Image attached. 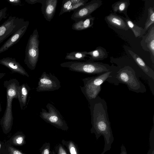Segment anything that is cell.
Returning a JSON list of instances; mask_svg holds the SVG:
<instances>
[{
	"label": "cell",
	"mask_w": 154,
	"mask_h": 154,
	"mask_svg": "<svg viewBox=\"0 0 154 154\" xmlns=\"http://www.w3.org/2000/svg\"><path fill=\"white\" fill-rule=\"evenodd\" d=\"M111 77L106 80L115 85L119 84L126 85L129 91L137 93H144L146 91L145 85L139 79L143 78L147 81L152 94L154 93V83L152 82L138 67L129 64H118L117 68L110 74Z\"/></svg>",
	"instance_id": "cell-1"
},
{
	"label": "cell",
	"mask_w": 154,
	"mask_h": 154,
	"mask_svg": "<svg viewBox=\"0 0 154 154\" xmlns=\"http://www.w3.org/2000/svg\"><path fill=\"white\" fill-rule=\"evenodd\" d=\"M60 66L71 71L89 75H99L108 71H114L118 68L107 64L89 60L85 62H66L60 63Z\"/></svg>",
	"instance_id": "cell-2"
},
{
	"label": "cell",
	"mask_w": 154,
	"mask_h": 154,
	"mask_svg": "<svg viewBox=\"0 0 154 154\" xmlns=\"http://www.w3.org/2000/svg\"><path fill=\"white\" fill-rule=\"evenodd\" d=\"M4 86L6 89V105L0 123L5 131H9L12 126L13 117L12 111V102L14 99H17V89L19 82L16 79H11L4 82Z\"/></svg>",
	"instance_id": "cell-3"
},
{
	"label": "cell",
	"mask_w": 154,
	"mask_h": 154,
	"mask_svg": "<svg viewBox=\"0 0 154 154\" xmlns=\"http://www.w3.org/2000/svg\"><path fill=\"white\" fill-rule=\"evenodd\" d=\"M113 71H108L95 76L82 79L83 86H80L81 91L88 101L93 100L99 96L101 89V85Z\"/></svg>",
	"instance_id": "cell-4"
},
{
	"label": "cell",
	"mask_w": 154,
	"mask_h": 154,
	"mask_svg": "<svg viewBox=\"0 0 154 154\" xmlns=\"http://www.w3.org/2000/svg\"><path fill=\"white\" fill-rule=\"evenodd\" d=\"M39 34L36 28L33 31L28 39L26 48L24 62L28 68L34 70L39 56Z\"/></svg>",
	"instance_id": "cell-5"
},
{
	"label": "cell",
	"mask_w": 154,
	"mask_h": 154,
	"mask_svg": "<svg viewBox=\"0 0 154 154\" xmlns=\"http://www.w3.org/2000/svg\"><path fill=\"white\" fill-rule=\"evenodd\" d=\"M48 112L42 108L40 117L46 122L59 129L66 131L68 129L67 124L59 111L52 104L48 103L46 105Z\"/></svg>",
	"instance_id": "cell-6"
},
{
	"label": "cell",
	"mask_w": 154,
	"mask_h": 154,
	"mask_svg": "<svg viewBox=\"0 0 154 154\" xmlns=\"http://www.w3.org/2000/svg\"><path fill=\"white\" fill-rule=\"evenodd\" d=\"M27 21L22 18L10 16L0 26V44L8 37L17 31Z\"/></svg>",
	"instance_id": "cell-7"
},
{
	"label": "cell",
	"mask_w": 154,
	"mask_h": 154,
	"mask_svg": "<svg viewBox=\"0 0 154 154\" xmlns=\"http://www.w3.org/2000/svg\"><path fill=\"white\" fill-rule=\"evenodd\" d=\"M61 87L60 81L55 75L43 72L38 79L36 89L38 92L53 91L58 90Z\"/></svg>",
	"instance_id": "cell-8"
},
{
	"label": "cell",
	"mask_w": 154,
	"mask_h": 154,
	"mask_svg": "<svg viewBox=\"0 0 154 154\" xmlns=\"http://www.w3.org/2000/svg\"><path fill=\"white\" fill-rule=\"evenodd\" d=\"M102 5L101 0H92L74 11L71 19L75 22L90 15Z\"/></svg>",
	"instance_id": "cell-9"
},
{
	"label": "cell",
	"mask_w": 154,
	"mask_h": 154,
	"mask_svg": "<svg viewBox=\"0 0 154 154\" xmlns=\"http://www.w3.org/2000/svg\"><path fill=\"white\" fill-rule=\"evenodd\" d=\"M140 45L145 51L149 52L150 59L154 66V26H150L146 34L142 37Z\"/></svg>",
	"instance_id": "cell-10"
},
{
	"label": "cell",
	"mask_w": 154,
	"mask_h": 154,
	"mask_svg": "<svg viewBox=\"0 0 154 154\" xmlns=\"http://www.w3.org/2000/svg\"><path fill=\"white\" fill-rule=\"evenodd\" d=\"M0 64L4 66L13 73H17L28 77L29 75L23 67L15 58L11 57L3 58L0 59Z\"/></svg>",
	"instance_id": "cell-11"
},
{
	"label": "cell",
	"mask_w": 154,
	"mask_h": 154,
	"mask_svg": "<svg viewBox=\"0 0 154 154\" xmlns=\"http://www.w3.org/2000/svg\"><path fill=\"white\" fill-rule=\"evenodd\" d=\"M29 24L27 21L26 24L11 36L0 48V54L7 50L17 44L26 32Z\"/></svg>",
	"instance_id": "cell-12"
},
{
	"label": "cell",
	"mask_w": 154,
	"mask_h": 154,
	"mask_svg": "<svg viewBox=\"0 0 154 154\" xmlns=\"http://www.w3.org/2000/svg\"><path fill=\"white\" fill-rule=\"evenodd\" d=\"M104 20L110 26L117 29L127 31L129 29L124 17L112 13L106 16Z\"/></svg>",
	"instance_id": "cell-13"
},
{
	"label": "cell",
	"mask_w": 154,
	"mask_h": 154,
	"mask_svg": "<svg viewBox=\"0 0 154 154\" xmlns=\"http://www.w3.org/2000/svg\"><path fill=\"white\" fill-rule=\"evenodd\" d=\"M57 0H43L41 10L45 18L50 22L55 14Z\"/></svg>",
	"instance_id": "cell-14"
},
{
	"label": "cell",
	"mask_w": 154,
	"mask_h": 154,
	"mask_svg": "<svg viewBox=\"0 0 154 154\" xmlns=\"http://www.w3.org/2000/svg\"><path fill=\"white\" fill-rule=\"evenodd\" d=\"M128 52L137 65L148 78L154 83V70L148 66L143 60L136 54L131 50H128Z\"/></svg>",
	"instance_id": "cell-15"
},
{
	"label": "cell",
	"mask_w": 154,
	"mask_h": 154,
	"mask_svg": "<svg viewBox=\"0 0 154 154\" xmlns=\"http://www.w3.org/2000/svg\"><path fill=\"white\" fill-rule=\"evenodd\" d=\"M88 1V0H63L59 16L65 13L74 11L85 4Z\"/></svg>",
	"instance_id": "cell-16"
},
{
	"label": "cell",
	"mask_w": 154,
	"mask_h": 154,
	"mask_svg": "<svg viewBox=\"0 0 154 154\" xmlns=\"http://www.w3.org/2000/svg\"><path fill=\"white\" fill-rule=\"evenodd\" d=\"M30 90L27 83H24L18 87L17 99L21 110L24 109L26 106L27 97Z\"/></svg>",
	"instance_id": "cell-17"
},
{
	"label": "cell",
	"mask_w": 154,
	"mask_h": 154,
	"mask_svg": "<svg viewBox=\"0 0 154 154\" xmlns=\"http://www.w3.org/2000/svg\"><path fill=\"white\" fill-rule=\"evenodd\" d=\"M95 17L91 15L75 22L72 25V29L76 31H81L92 27Z\"/></svg>",
	"instance_id": "cell-18"
},
{
	"label": "cell",
	"mask_w": 154,
	"mask_h": 154,
	"mask_svg": "<svg viewBox=\"0 0 154 154\" xmlns=\"http://www.w3.org/2000/svg\"><path fill=\"white\" fill-rule=\"evenodd\" d=\"M89 60L92 61L103 60L106 58L108 56L106 50L101 46L97 47L94 50L87 52Z\"/></svg>",
	"instance_id": "cell-19"
},
{
	"label": "cell",
	"mask_w": 154,
	"mask_h": 154,
	"mask_svg": "<svg viewBox=\"0 0 154 154\" xmlns=\"http://www.w3.org/2000/svg\"><path fill=\"white\" fill-rule=\"evenodd\" d=\"M130 5L129 0H120L112 4V8L114 13L123 14L125 16L128 15L127 10Z\"/></svg>",
	"instance_id": "cell-20"
},
{
	"label": "cell",
	"mask_w": 154,
	"mask_h": 154,
	"mask_svg": "<svg viewBox=\"0 0 154 154\" xmlns=\"http://www.w3.org/2000/svg\"><path fill=\"white\" fill-rule=\"evenodd\" d=\"M125 20L129 29H131L136 38L142 37L146 32L143 28L137 25L129 18L127 15L125 16Z\"/></svg>",
	"instance_id": "cell-21"
},
{
	"label": "cell",
	"mask_w": 154,
	"mask_h": 154,
	"mask_svg": "<svg viewBox=\"0 0 154 154\" xmlns=\"http://www.w3.org/2000/svg\"><path fill=\"white\" fill-rule=\"evenodd\" d=\"M87 51H74L67 53L65 59L66 60L77 61L84 60L88 57Z\"/></svg>",
	"instance_id": "cell-22"
},
{
	"label": "cell",
	"mask_w": 154,
	"mask_h": 154,
	"mask_svg": "<svg viewBox=\"0 0 154 154\" xmlns=\"http://www.w3.org/2000/svg\"><path fill=\"white\" fill-rule=\"evenodd\" d=\"M154 23V8L150 7L148 9V17L145 24L144 29L146 32L152 25Z\"/></svg>",
	"instance_id": "cell-23"
},
{
	"label": "cell",
	"mask_w": 154,
	"mask_h": 154,
	"mask_svg": "<svg viewBox=\"0 0 154 154\" xmlns=\"http://www.w3.org/2000/svg\"><path fill=\"white\" fill-rule=\"evenodd\" d=\"M65 144L67 147L70 154H79L76 145L71 140L66 142Z\"/></svg>",
	"instance_id": "cell-24"
},
{
	"label": "cell",
	"mask_w": 154,
	"mask_h": 154,
	"mask_svg": "<svg viewBox=\"0 0 154 154\" xmlns=\"http://www.w3.org/2000/svg\"><path fill=\"white\" fill-rule=\"evenodd\" d=\"M12 141L13 143L15 145H22L24 143V137L22 135H17L13 138Z\"/></svg>",
	"instance_id": "cell-25"
},
{
	"label": "cell",
	"mask_w": 154,
	"mask_h": 154,
	"mask_svg": "<svg viewBox=\"0 0 154 154\" xmlns=\"http://www.w3.org/2000/svg\"><path fill=\"white\" fill-rule=\"evenodd\" d=\"M7 10L8 8L7 7H5L0 10V22L3 19L6 18Z\"/></svg>",
	"instance_id": "cell-26"
},
{
	"label": "cell",
	"mask_w": 154,
	"mask_h": 154,
	"mask_svg": "<svg viewBox=\"0 0 154 154\" xmlns=\"http://www.w3.org/2000/svg\"><path fill=\"white\" fill-rule=\"evenodd\" d=\"M8 151L10 154H23L19 150L11 146L8 147Z\"/></svg>",
	"instance_id": "cell-27"
},
{
	"label": "cell",
	"mask_w": 154,
	"mask_h": 154,
	"mask_svg": "<svg viewBox=\"0 0 154 154\" xmlns=\"http://www.w3.org/2000/svg\"><path fill=\"white\" fill-rule=\"evenodd\" d=\"M9 3L13 5L22 6V4L20 0H7Z\"/></svg>",
	"instance_id": "cell-28"
},
{
	"label": "cell",
	"mask_w": 154,
	"mask_h": 154,
	"mask_svg": "<svg viewBox=\"0 0 154 154\" xmlns=\"http://www.w3.org/2000/svg\"><path fill=\"white\" fill-rule=\"evenodd\" d=\"M57 154H67L64 147L60 145L58 147Z\"/></svg>",
	"instance_id": "cell-29"
},
{
	"label": "cell",
	"mask_w": 154,
	"mask_h": 154,
	"mask_svg": "<svg viewBox=\"0 0 154 154\" xmlns=\"http://www.w3.org/2000/svg\"><path fill=\"white\" fill-rule=\"evenodd\" d=\"M25 1L28 4L33 5L37 3L42 4L43 0H25Z\"/></svg>",
	"instance_id": "cell-30"
},
{
	"label": "cell",
	"mask_w": 154,
	"mask_h": 154,
	"mask_svg": "<svg viewBox=\"0 0 154 154\" xmlns=\"http://www.w3.org/2000/svg\"><path fill=\"white\" fill-rule=\"evenodd\" d=\"M50 153V146L49 145H47L43 149L41 154H49Z\"/></svg>",
	"instance_id": "cell-31"
},
{
	"label": "cell",
	"mask_w": 154,
	"mask_h": 154,
	"mask_svg": "<svg viewBox=\"0 0 154 154\" xmlns=\"http://www.w3.org/2000/svg\"><path fill=\"white\" fill-rule=\"evenodd\" d=\"M5 74V73L0 72V79L4 77Z\"/></svg>",
	"instance_id": "cell-32"
},
{
	"label": "cell",
	"mask_w": 154,
	"mask_h": 154,
	"mask_svg": "<svg viewBox=\"0 0 154 154\" xmlns=\"http://www.w3.org/2000/svg\"><path fill=\"white\" fill-rule=\"evenodd\" d=\"M2 111V109L1 107V105L0 103V112H1Z\"/></svg>",
	"instance_id": "cell-33"
},
{
	"label": "cell",
	"mask_w": 154,
	"mask_h": 154,
	"mask_svg": "<svg viewBox=\"0 0 154 154\" xmlns=\"http://www.w3.org/2000/svg\"><path fill=\"white\" fill-rule=\"evenodd\" d=\"M1 144L0 143V148H1Z\"/></svg>",
	"instance_id": "cell-34"
}]
</instances>
